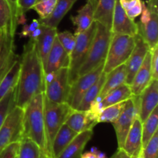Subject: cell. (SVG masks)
Instances as JSON below:
<instances>
[{"label": "cell", "mask_w": 158, "mask_h": 158, "mask_svg": "<svg viewBox=\"0 0 158 158\" xmlns=\"http://www.w3.org/2000/svg\"><path fill=\"white\" fill-rule=\"evenodd\" d=\"M97 23L95 21L86 31L76 35V44L69 54V82L72 85L78 77V72L84 63L95 36Z\"/></svg>", "instance_id": "obj_6"}, {"label": "cell", "mask_w": 158, "mask_h": 158, "mask_svg": "<svg viewBox=\"0 0 158 158\" xmlns=\"http://www.w3.org/2000/svg\"><path fill=\"white\" fill-rule=\"evenodd\" d=\"M24 109L15 106L7 115L0 128V152L12 143H20L23 138Z\"/></svg>", "instance_id": "obj_8"}, {"label": "cell", "mask_w": 158, "mask_h": 158, "mask_svg": "<svg viewBox=\"0 0 158 158\" xmlns=\"http://www.w3.org/2000/svg\"><path fill=\"white\" fill-rule=\"evenodd\" d=\"M103 64L83 75L79 76L70 85L67 104L73 108L77 109L85 93L97 81L103 73Z\"/></svg>", "instance_id": "obj_10"}, {"label": "cell", "mask_w": 158, "mask_h": 158, "mask_svg": "<svg viewBox=\"0 0 158 158\" xmlns=\"http://www.w3.org/2000/svg\"><path fill=\"white\" fill-rule=\"evenodd\" d=\"M140 0H119L120 5L125 11H127L134 7Z\"/></svg>", "instance_id": "obj_43"}, {"label": "cell", "mask_w": 158, "mask_h": 158, "mask_svg": "<svg viewBox=\"0 0 158 158\" xmlns=\"http://www.w3.org/2000/svg\"><path fill=\"white\" fill-rule=\"evenodd\" d=\"M135 46L134 37L112 33L103 71L108 74L117 67L124 64Z\"/></svg>", "instance_id": "obj_5"}, {"label": "cell", "mask_w": 158, "mask_h": 158, "mask_svg": "<svg viewBox=\"0 0 158 158\" xmlns=\"http://www.w3.org/2000/svg\"><path fill=\"white\" fill-rule=\"evenodd\" d=\"M126 77L127 74L125 64L117 67L108 74H106V79H105L103 88L97 100L100 102L103 98H104L113 90L118 88L120 85L126 84Z\"/></svg>", "instance_id": "obj_21"}, {"label": "cell", "mask_w": 158, "mask_h": 158, "mask_svg": "<svg viewBox=\"0 0 158 158\" xmlns=\"http://www.w3.org/2000/svg\"><path fill=\"white\" fill-rule=\"evenodd\" d=\"M17 158H43L40 149L29 138L23 137L20 141Z\"/></svg>", "instance_id": "obj_29"}, {"label": "cell", "mask_w": 158, "mask_h": 158, "mask_svg": "<svg viewBox=\"0 0 158 158\" xmlns=\"http://www.w3.org/2000/svg\"><path fill=\"white\" fill-rule=\"evenodd\" d=\"M37 1L38 0H18L19 19L22 16H24L25 13L29 9H32Z\"/></svg>", "instance_id": "obj_39"}, {"label": "cell", "mask_w": 158, "mask_h": 158, "mask_svg": "<svg viewBox=\"0 0 158 158\" xmlns=\"http://www.w3.org/2000/svg\"><path fill=\"white\" fill-rule=\"evenodd\" d=\"M151 50L147 54L143 64L134 76L131 86L133 95H140L152 80L151 67Z\"/></svg>", "instance_id": "obj_19"}, {"label": "cell", "mask_w": 158, "mask_h": 158, "mask_svg": "<svg viewBox=\"0 0 158 158\" xmlns=\"http://www.w3.org/2000/svg\"><path fill=\"white\" fill-rule=\"evenodd\" d=\"M151 75H152V79H158V46H155L151 50Z\"/></svg>", "instance_id": "obj_37"}, {"label": "cell", "mask_w": 158, "mask_h": 158, "mask_svg": "<svg viewBox=\"0 0 158 158\" xmlns=\"http://www.w3.org/2000/svg\"><path fill=\"white\" fill-rule=\"evenodd\" d=\"M140 100L139 95H133L126 101L124 108L118 119L113 122L117 135L118 149L123 148L127 133L132 126L134 120L139 117Z\"/></svg>", "instance_id": "obj_9"}, {"label": "cell", "mask_w": 158, "mask_h": 158, "mask_svg": "<svg viewBox=\"0 0 158 158\" xmlns=\"http://www.w3.org/2000/svg\"><path fill=\"white\" fill-rule=\"evenodd\" d=\"M45 91V72L34 40L24 45L20 57V70L16 85L15 106L24 109L31 99Z\"/></svg>", "instance_id": "obj_1"}, {"label": "cell", "mask_w": 158, "mask_h": 158, "mask_svg": "<svg viewBox=\"0 0 158 158\" xmlns=\"http://www.w3.org/2000/svg\"><path fill=\"white\" fill-rule=\"evenodd\" d=\"M77 134L78 133L69 128L66 123L63 124L57 132L52 142V153L53 158H56Z\"/></svg>", "instance_id": "obj_25"}, {"label": "cell", "mask_w": 158, "mask_h": 158, "mask_svg": "<svg viewBox=\"0 0 158 158\" xmlns=\"http://www.w3.org/2000/svg\"><path fill=\"white\" fill-rule=\"evenodd\" d=\"M142 12V1L140 0V2L137 3L135 6L133 8H131L129 10L126 11L127 15H128V17L131 19V20H135L137 16L141 14Z\"/></svg>", "instance_id": "obj_41"}, {"label": "cell", "mask_w": 158, "mask_h": 158, "mask_svg": "<svg viewBox=\"0 0 158 158\" xmlns=\"http://www.w3.org/2000/svg\"><path fill=\"white\" fill-rule=\"evenodd\" d=\"M23 137L33 141L40 147L42 157L47 158L44 123V92L34 96L24 108Z\"/></svg>", "instance_id": "obj_2"}, {"label": "cell", "mask_w": 158, "mask_h": 158, "mask_svg": "<svg viewBox=\"0 0 158 158\" xmlns=\"http://www.w3.org/2000/svg\"><path fill=\"white\" fill-rule=\"evenodd\" d=\"M134 40H135V46L133 49L131 56L125 63L127 74L126 84L129 85L132 83L133 79L143 64L147 54L151 50L149 46L143 37L140 35V33H138V34L134 37Z\"/></svg>", "instance_id": "obj_11"}, {"label": "cell", "mask_w": 158, "mask_h": 158, "mask_svg": "<svg viewBox=\"0 0 158 158\" xmlns=\"http://www.w3.org/2000/svg\"><path fill=\"white\" fill-rule=\"evenodd\" d=\"M140 108L139 118L143 123L151 112L157 107L158 81L152 79L146 88L139 95Z\"/></svg>", "instance_id": "obj_14"}, {"label": "cell", "mask_w": 158, "mask_h": 158, "mask_svg": "<svg viewBox=\"0 0 158 158\" xmlns=\"http://www.w3.org/2000/svg\"><path fill=\"white\" fill-rule=\"evenodd\" d=\"M56 0H39L36 2L32 9L38 13L40 19H46L51 15L55 8Z\"/></svg>", "instance_id": "obj_33"}, {"label": "cell", "mask_w": 158, "mask_h": 158, "mask_svg": "<svg viewBox=\"0 0 158 158\" xmlns=\"http://www.w3.org/2000/svg\"><path fill=\"white\" fill-rule=\"evenodd\" d=\"M69 54L65 51L57 37H56L45 65V77L56 72L62 68H69Z\"/></svg>", "instance_id": "obj_15"}, {"label": "cell", "mask_w": 158, "mask_h": 158, "mask_svg": "<svg viewBox=\"0 0 158 158\" xmlns=\"http://www.w3.org/2000/svg\"><path fill=\"white\" fill-rule=\"evenodd\" d=\"M70 85L69 69L62 68L45 77V99L52 103H67Z\"/></svg>", "instance_id": "obj_7"}, {"label": "cell", "mask_w": 158, "mask_h": 158, "mask_svg": "<svg viewBox=\"0 0 158 158\" xmlns=\"http://www.w3.org/2000/svg\"><path fill=\"white\" fill-rule=\"evenodd\" d=\"M77 1V0H56L55 8L51 15L46 19H39V22L45 26L57 28L59 23Z\"/></svg>", "instance_id": "obj_22"}, {"label": "cell", "mask_w": 158, "mask_h": 158, "mask_svg": "<svg viewBox=\"0 0 158 158\" xmlns=\"http://www.w3.org/2000/svg\"><path fill=\"white\" fill-rule=\"evenodd\" d=\"M93 135V129L78 133L56 158H80L85 147L91 139Z\"/></svg>", "instance_id": "obj_20"}, {"label": "cell", "mask_w": 158, "mask_h": 158, "mask_svg": "<svg viewBox=\"0 0 158 158\" xmlns=\"http://www.w3.org/2000/svg\"><path fill=\"white\" fill-rule=\"evenodd\" d=\"M132 96L133 94L131 89V86L129 85L124 84V85H120V87L110 91L99 102H100V108H101V109H103V108H106L110 105L125 102V101L131 99Z\"/></svg>", "instance_id": "obj_26"}, {"label": "cell", "mask_w": 158, "mask_h": 158, "mask_svg": "<svg viewBox=\"0 0 158 158\" xmlns=\"http://www.w3.org/2000/svg\"><path fill=\"white\" fill-rule=\"evenodd\" d=\"M125 104H126V101L120 102V103L114 104V105H110L106 108H103L102 111L100 112V116H99L98 122H110V123H113V122H115L123 112Z\"/></svg>", "instance_id": "obj_31"}, {"label": "cell", "mask_w": 158, "mask_h": 158, "mask_svg": "<svg viewBox=\"0 0 158 158\" xmlns=\"http://www.w3.org/2000/svg\"><path fill=\"white\" fill-rule=\"evenodd\" d=\"M80 158H99L98 156L96 154V153H92V152H86L84 153H82Z\"/></svg>", "instance_id": "obj_44"}, {"label": "cell", "mask_w": 158, "mask_h": 158, "mask_svg": "<svg viewBox=\"0 0 158 158\" xmlns=\"http://www.w3.org/2000/svg\"><path fill=\"white\" fill-rule=\"evenodd\" d=\"M20 143H12L0 152V158H15L18 155Z\"/></svg>", "instance_id": "obj_36"}, {"label": "cell", "mask_w": 158, "mask_h": 158, "mask_svg": "<svg viewBox=\"0 0 158 158\" xmlns=\"http://www.w3.org/2000/svg\"><path fill=\"white\" fill-rule=\"evenodd\" d=\"M99 115L89 109L80 111L73 109L68 116L65 123L77 133H82L88 129H93L98 122Z\"/></svg>", "instance_id": "obj_13"}, {"label": "cell", "mask_w": 158, "mask_h": 158, "mask_svg": "<svg viewBox=\"0 0 158 158\" xmlns=\"http://www.w3.org/2000/svg\"><path fill=\"white\" fill-rule=\"evenodd\" d=\"M110 158H113V157H112V156H111V157H110Z\"/></svg>", "instance_id": "obj_47"}, {"label": "cell", "mask_w": 158, "mask_h": 158, "mask_svg": "<svg viewBox=\"0 0 158 158\" xmlns=\"http://www.w3.org/2000/svg\"><path fill=\"white\" fill-rule=\"evenodd\" d=\"M40 22L39 20H33L32 21V23L29 25H25L23 28V30H22L21 37H30L31 34L34 32V31L36 30L39 27H40Z\"/></svg>", "instance_id": "obj_40"}, {"label": "cell", "mask_w": 158, "mask_h": 158, "mask_svg": "<svg viewBox=\"0 0 158 158\" xmlns=\"http://www.w3.org/2000/svg\"><path fill=\"white\" fill-rule=\"evenodd\" d=\"M70 20L76 27L75 35L86 31L94 22V10L90 3L86 2V4L77 11V15L71 16Z\"/></svg>", "instance_id": "obj_23"}, {"label": "cell", "mask_w": 158, "mask_h": 158, "mask_svg": "<svg viewBox=\"0 0 158 158\" xmlns=\"http://www.w3.org/2000/svg\"><path fill=\"white\" fill-rule=\"evenodd\" d=\"M97 23V29L89 54L78 72L79 76L94 71L100 65L104 64L110 43L112 33L104 26Z\"/></svg>", "instance_id": "obj_3"}, {"label": "cell", "mask_w": 158, "mask_h": 158, "mask_svg": "<svg viewBox=\"0 0 158 158\" xmlns=\"http://www.w3.org/2000/svg\"><path fill=\"white\" fill-rule=\"evenodd\" d=\"M56 37L68 54H71L76 44V35L69 31H63L61 33H57Z\"/></svg>", "instance_id": "obj_34"}, {"label": "cell", "mask_w": 158, "mask_h": 158, "mask_svg": "<svg viewBox=\"0 0 158 158\" xmlns=\"http://www.w3.org/2000/svg\"><path fill=\"white\" fill-rule=\"evenodd\" d=\"M141 17L139 23L142 25H146L151 20V12L147 8L144 2H142V12H141Z\"/></svg>", "instance_id": "obj_42"}, {"label": "cell", "mask_w": 158, "mask_h": 158, "mask_svg": "<svg viewBox=\"0 0 158 158\" xmlns=\"http://www.w3.org/2000/svg\"><path fill=\"white\" fill-rule=\"evenodd\" d=\"M15 94L16 86L9 91L0 101V128L7 115L15 106Z\"/></svg>", "instance_id": "obj_32"}, {"label": "cell", "mask_w": 158, "mask_h": 158, "mask_svg": "<svg viewBox=\"0 0 158 158\" xmlns=\"http://www.w3.org/2000/svg\"><path fill=\"white\" fill-rule=\"evenodd\" d=\"M15 158H17V156H16V157H15Z\"/></svg>", "instance_id": "obj_48"}, {"label": "cell", "mask_w": 158, "mask_h": 158, "mask_svg": "<svg viewBox=\"0 0 158 158\" xmlns=\"http://www.w3.org/2000/svg\"><path fill=\"white\" fill-rule=\"evenodd\" d=\"M123 150L131 157H136L143 150L142 147V122L137 117L127 133Z\"/></svg>", "instance_id": "obj_18"}, {"label": "cell", "mask_w": 158, "mask_h": 158, "mask_svg": "<svg viewBox=\"0 0 158 158\" xmlns=\"http://www.w3.org/2000/svg\"><path fill=\"white\" fill-rule=\"evenodd\" d=\"M94 10V21L111 30L116 0H87Z\"/></svg>", "instance_id": "obj_17"}, {"label": "cell", "mask_w": 158, "mask_h": 158, "mask_svg": "<svg viewBox=\"0 0 158 158\" xmlns=\"http://www.w3.org/2000/svg\"><path fill=\"white\" fill-rule=\"evenodd\" d=\"M111 33L121 35H128L134 37L139 33L138 24L127 15L119 0H116L113 13Z\"/></svg>", "instance_id": "obj_12"}, {"label": "cell", "mask_w": 158, "mask_h": 158, "mask_svg": "<svg viewBox=\"0 0 158 158\" xmlns=\"http://www.w3.org/2000/svg\"><path fill=\"white\" fill-rule=\"evenodd\" d=\"M135 158H143V153H142V151L140 152V153H139V154L137 155V156H136Z\"/></svg>", "instance_id": "obj_45"}, {"label": "cell", "mask_w": 158, "mask_h": 158, "mask_svg": "<svg viewBox=\"0 0 158 158\" xmlns=\"http://www.w3.org/2000/svg\"><path fill=\"white\" fill-rule=\"evenodd\" d=\"M0 58H1V43H0Z\"/></svg>", "instance_id": "obj_46"}, {"label": "cell", "mask_w": 158, "mask_h": 158, "mask_svg": "<svg viewBox=\"0 0 158 158\" xmlns=\"http://www.w3.org/2000/svg\"><path fill=\"white\" fill-rule=\"evenodd\" d=\"M158 108L156 107L148 119L142 123V147L144 148L154 133L157 131Z\"/></svg>", "instance_id": "obj_28"}, {"label": "cell", "mask_w": 158, "mask_h": 158, "mask_svg": "<svg viewBox=\"0 0 158 158\" xmlns=\"http://www.w3.org/2000/svg\"><path fill=\"white\" fill-rule=\"evenodd\" d=\"M151 12V20L146 25L138 24L139 33L143 37L146 43L152 50L158 46V12Z\"/></svg>", "instance_id": "obj_24"}, {"label": "cell", "mask_w": 158, "mask_h": 158, "mask_svg": "<svg viewBox=\"0 0 158 158\" xmlns=\"http://www.w3.org/2000/svg\"><path fill=\"white\" fill-rule=\"evenodd\" d=\"M0 32L10 33L15 37L12 29V15L10 6L6 0H0Z\"/></svg>", "instance_id": "obj_30"}, {"label": "cell", "mask_w": 158, "mask_h": 158, "mask_svg": "<svg viewBox=\"0 0 158 158\" xmlns=\"http://www.w3.org/2000/svg\"><path fill=\"white\" fill-rule=\"evenodd\" d=\"M10 6L12 15V29L13 32H16L17 26H18L19 20V8H18V0H6Z\"/></svg>", "instance_id": "obj_38"}, {"label": "cell", "mask_w": 158, "mask_h": 158, "mask_svg": "<svg viewBox=\"0 0 158 158\" xmlns=\"http://www.w3.org/2000/svg\"><path fill=\"white\" fill-rule=\"evenodd\" d=\"M56 34L57 28L49 27L40 23V33L34 41L43 68H45L47 57L53 44L54 40L56 37Z\"/></svg>", "instance_id": "obj_16"}, {"label": "cell", "mask_w": 158, "mask_h": 158, "mask_svg": "<svg viewBox=\"0 0 158 158\" xmlns=\"http://www.w3.org/2000/svg\"><path fill=\"white\" fill-rule=\"evenodd\" d=\"M158 152V132L151 137L144 148L142 150L143 158H157Z\"/></svg>", "instance_id": "obj_35"}, {"label": "cell", "mask_w": 158, "mask_h": 158, "mask_svg": "<svg viewBox=\"0 0 158 158\" xmlns=\"http://www.w3.org/2000/svg\"><path fill=\"white\" fill-rule=\"evenodd\" d=\"M73 108L67 103H52L44 96V123L47 158H53L52 146L60 127L65 123Z\"/></svg>", "instance_id": "obj_4"}, {"label": "cell", "mask_w": 158, "mask_h": 158, "mask_svg": "<svg viewBox=\"0 0 158 158\" xmlns=\"http://www.w3.org/2000/svg\"><path fill=\"white\" fill-rule=\"evenodd\" d=\"M106 79V74L103 71L98 80L88 89V91L85 93L84 96L82 99L80 105H79L77 110L80 111H86L89 108L91 104L98 99L100 93L103 88Z\"/></svg>", "instance_id": "obj_27"}]
</instances>
